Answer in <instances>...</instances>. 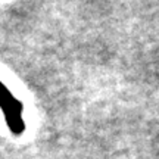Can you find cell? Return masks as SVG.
<instances>
[{
	"mask_svg": "<svg viewBox=\"0 0 159 159\" xmlns=\"http://www.w3.org/2000/svg\"><path fill=\"white\" fill-rule=\"evenodd\" d=\"M0 108L5 115V119L13 134H21L25 128L22 119V105L18 102L6 85L0 81Z\"/></svg>",
	"mask_w": 159,
	"mask_h": 159,
	"instance_id": "6da1fadb",
	"label": "cell"
}]
</instances>
